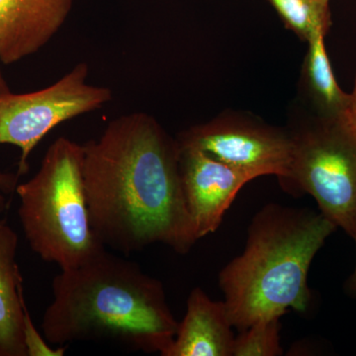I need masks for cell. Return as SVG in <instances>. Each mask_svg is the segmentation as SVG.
I'll list each match as a JSON object with an SVG mask.
<instances>
[{"label":"cell","instance_id":"1","mask_svg":"<svg viewBox=\"0 0 356 356\" xmlns=\"http://www.w3.org/2000/svg\"><path fill=\"white\" fill-rule=\"evenodd\" d=\"M179 144L144 112L109 122L83 145L89 221L105 248L123 254L156 243L186 254L197 242L185 204Z\"/></svg>","mask_w":356,"mask_h":356},{"label":"cell","instance_id":"2","mask_svg":"<svg viewBox=\"0 0 356 356\" xmlns=\"http://www.w3.org/2000/svg\"><path fill=\"white\" fill-rule=\"evenodd\" d=\"M42 330L49 343L112 341L129 350L161 353L178 323L161 281L106 250L54 278Z\"/></svg>","mask_w":356,"mask_h":356},{"label":"cell","instance_id":"3","mask_svg":"<svg viewBox=\"0 0 356 356\" xmlns=\"http://www.w3.org/2000/svg\"><path fill=\"white\" fill-rule=\"evenodd\" d=\"M336 225L321 212L264 206L248 227L247 243L219 274L232 324L238 332L262 318L281 317L310 303L312 261Z\"/></svg>","mask_w":356,"mask_h":356},{"label":"cell","instance_id":"4","mask_svg":"<svg viewBox=\"0 0 356 356\" xmlns=\"http://www.w3.org/2000/svg\"><path fill=\"white\" fill-rule=\"evenodd\" d=\"M83 145L56 140L41 168L17 185L18 215L33 252L60 270L74 268L106 250L89 221L83 182Z\"/></svg>","mask_w":356,"mask_h":356},{"label":"cell","instance_id":"5","mask_svg":"<svg viewBox=\"0 0 356 356\" xmlns=\"http://www.w3.org/2000/svg\"><path fill=\"white\" fill-rule=\"evenodd\" d=\"M289 130L293 149L283 186L315 199L337 228L356 236V124L350 111L314 115Z\"/></svg>","mask_w":356,"mask_h":356},{"label":"cell","instance_id":"6","mask_svg":"<svg viewBox=\"0 0 356 356\" xmlns=\"http://www.w3.org/2000/svg\"><path fill=\"white\" fill-rule=\"evenodd\" d=\"M88 74V65L79 64L41 90L25 95L0 92V145L21 149L18 177L28 172L27 159L47 134L112 99L111 89L86 83Z\"/></svg>","mask_w":356,"mask_h":356},{"label":"cell","instance_id":"7","mask_svg":"<svg viewBox=\"0 0 356 356\" xmlns=\"http://www.w3.org/2000/svg\"><path fill=\"white\" fill-rule=\"evenodd\" d=\"M178 143L257 178L275 175L281 184L289 175L292 139L289 130L238 112H224L207 123L180 134Z\"/></svg>","mask_w":356,"mask_h":356},{"label":"cell","instance_id":"8","mask_svg":"<svg viewBox=\"0 0 356 356\" xmlns=\"http://www.w3.org/2000/svg\"><path fill=\"white\" fill-rule=\"evenodd\" d=\"M179 149L185 204L200 240L217 231L238 191L254 178L195 147L179 144Z\"/></svg>","mask_w":356,"mask_h":356},{"label":"cell","instance_id":"9","mask_svg":"<svg viewBox=\"0 0 356 356\" xmlns=\"http://www.w3.org/2000/svg\"><path fill=\"white\" fill-rule=\"evenodd\" d=\"M74 0H0V60L11 65L41 50L64 26Z\"/></svg>","mask_w":356,"mask_h":356},{"label":"cell","instance_id":"10","mask_svg":"<svg viewBox=\"0 0 356 356\" xmlns=\"http://www.w3.org/2000/svg\"><path fill=\"white\" fill-rule=\"evenodd\" d=\"M225 302L194 288L175 339L161 356H233L235 334Z\"/></svg>","mask_w":356,"mask_h":356},{"label":"cell","instance_id":"11","mask_svg":"<svg viewBox=\"0 0 356 356\" xmlns=\"http://www.w3.org/2000/svg\"><path fill=\"white\" fill-rule=\"evenodd\" d=\"M18 236L0 220V356H28L24 339L25 300L16 261Z\"/></svg>","mask_w":356,"mask_h":356},{"label":"cell","instance_id":"12","mask_svg":"<svg viewBox=\"0 0 356 356\" xmlns=\"http://www.w3.org/2000/svg\"><path fill=\"white\" fill-rule=\"evenodd\" d=\"M325 35L318 34L308 41L303 70L302 88L316 115L337 117L348 113L350 93L344 92L337 83L327 49Z\"/></svg>","mask_w":356,"mask_h":356},{"label":"cell","instance_id":"13","mask_svg":"<svg viewBox=\"0 0 356 356\" xmlns=\"http://www.w3.org/2000/svg\"><path fill=\"white\" fill-rule=\"evenodd\" d=\"M287 29L302 41L318 34L327 36L332 26L330 0H268Z\"/></svg>","mask_w":356,"mask_h":356},{"label":"cell","instance_id":"14","mask_svg":"<svg viewBox=\"0 0 356 356\" xmlns=\"http://www.w3.org/2000/svg\"><path fill=\"white\" fill-rule=\"evenodd\" d=\"M280 317L262 318L236 337L233 356H280Z\"/></svg>","mask_w":356,"mask_h":356},{"label":"cell","instance_id":"15","mask_svg":"<svg viewBox=\"0 0 356 356\" xmlns=\"http://www.w3.org/2000/svg\"><path fill=\"white\" fill-rule=\"evenodd\" d=\"M24 339L28 356H63L65 355V348L57 346L54 348H51V344H48V341H44L43 337H41L36 327L33 324L27 307H25L24 311Z\"/></svg>","mask_w":356,"mask_h":356},{"label":"cell","instance_id":"16","mask_svg":"<svg viewBox=\"0 0 356 356\" xmlns=\"http://www.w3.org/2000/svg\"><path fill=\"white\" fill-rule=\"evenodd\" d=\"M18 175H9V173H0V189L6 193L16 191L17 187ZM6 200L0 193V212L6 210Z\"/></svg>","mask_w":356,"mask_h":356},{"label":"cell","instance_id":"17","mask_svg":"<svg viewBox=\"0 0 356 356\" xmlns=\"http://www.w3.org/2000/svg\"><path fill=\"white\" fill-rule=\"evenodd\" d=\"M350 114L353 122L356 124V76L355 79V86H353V92L350 93Z\"/></svg>","mask_w":356,"mask_h":356},{"label":"cell","instance_id":"18","mask_svg":"<svg viewBox=\"0 0 356 356\" xmlns=\"http://www.w3.org/2000/svg\"><path fill=\"white\" fill-rule=\"evenodd\" d=\"M6 91H9V88L3 77H2L1 72H0V92H6Z\"/></svg>","mask_w":356,"mask_h":356},{"label":"cell","instance_id":"19","mask_svg":"<svg viewBox=\"0 0 356 356\" xmlns=\"http://www.w3.org/2000/svg\"><path fill=\"white\" fill-rule=\"evenodd\" d=\"M355 242L356 243V236L355 238ZM350 286H351V289H353V291H355L356 293V264H355V271H353V276H351V278H350Z\"/></svg>","mask_w":356,"mask_h":356}]
</instances>
